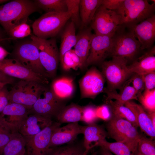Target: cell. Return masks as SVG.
Returning a JSON list of instances; mask_svg holds the SVG:
<instances>
[{"label": "cell", "mask_w": 155, "mask_h": 155, "mask_svg": "<svg viewBox=\"0 0 155 155\" xmlns=\"http://www.w3.org/2000/svg\"><path fill=\"white\" fill-rule=\"evenodd\" d=\"M40 10L34 1H9L0 6V24L7 34L14 27L26 23L31 14Z\"/></svg>", "instance_id": "cell-1"}, {"label": "cell", "mask_w": 155, "mask_h": 155, "mask_svg": "<svg viewBox=\"0 0 155 155\" xmlns=\"http://www.w3.org/2000/svg\"><path fill=\"white\" fill-rule=\"evenodd\" d=\"M155 5L146 0H124L114 11L120 17L121 25L130 28L154 14Z\"/></svg>", "instance_id": "cell-2"}, {"label": "cell", "mask_w": 155, "mask_h": 155, "mask_svg": "<svg viewBox=\"0 0 155 155\" xmlns=\"http://www.w3.org/2000/svg\"><path fill=\"white\" fill-rule=\"evenodd\" d=\"M106 128L108 136L135 152L141 135L130 122L112 114L106 122Z\"/></svg>", "instance_id": "cell-3"}, {"label": "cell", "mask_w": 155, "mask_h": 155, "mask_svg": "<svg viewBox=\"0 0 155 155\" xmlns=\"http://www.w3.org/2000/svg\"><path fill=\"white\" fill-rule=\"evenodd\" d=\"M72 12H46L36 19L32 25L33 34L48 39L55 37L69 19Z\"/></svg>", "instance_id": "cell-4"}, {"label": "cell", "mask_w": 155, "mask_h": 155, "mask_svg": "<svg viewBox=\"0 0 155 155\" xmlns=\"http://www.w3.org/2000/svg\"><path fill=\"white\" fill-rule=\"evenodd\" d=\"M140 47L132 30L121 25L112 37L110 56L133 60L141 50Z\"/></svg>", "instance_id": "cell-5"}, {"label": "cell", "mask_w": 155, "mask_h": 155, "mask_svg": "<svg viewBox=\"0 0 155 155\" xmlns=\"http://www.w3.org/2000/svg\"><path fill=\"white\" fill-rule=\"evenodd\" d=\"M10 54L12 58L26 67L46 78H49L40 63L39 50L30 37L17 42Z\"/></svg>", "instance_id": "cell-6"}, {"label": "cell", "mask_w": 155, "mask_h": 155, "mask_svg": "<svg viewBox=\"0 0 155 155\" xmlns=\"http://www.w3.org/2000/svg\"><path fill=\"white\" fill-rule=\"evenodd\" d=\"M126 59L112 57L111 60L104 61L101 64L102 73L106 79L109 90H116L121 87L133 73L129 70Z\"/></svg>", "instance_id": "cell-7"}, {"label": "cell", "mask_w": 155, "mask_h": 155, "mask_svg": "<svg viewBox=\"0 0 155 155\" xmlns=\"http://www.w3.org/2000/svg\"><path fill=\"white\" fill-rule=\"evenodd\" d=\"M46 88L36 82L20 80L9 91V102L23 105L30 109Z\"/></svg>", "instance_id": "cell-8"}, {"label": "cell", "mask_w": 155, "mask_h": 155, "mask_svg": "<svg viewBox=\"0 0 155 155\" xmlns=\"http://www.w3.org/2000/svg\"><path fill=\"white\" fill-rule=\"evenodd\" d=\"M30 38L39 50L40 63L49 78L54 77L60 62L59 51L56 38L42 39L33 34Z\"/></svg>", "instance_id": "cell-9"}, {"label": "cell", "mask_w": 155, "mask_h": 155, "mask_svg": "<svg viewBox=\"0 0 155 155\" xmlns=\"http://www.w3.org/2000/svg\"><path fill=\"white\" fill-rule=\"evenodd\" d=\"M90 24L95 34L112 36L121 26L120 17L116 12L102 5L97 9Z\"/></svg>", "instance_id": "cell-10"}, {"label": "cell", "mask_w": 155, "mask_h": 155, "mask_svg": "<svg viewBox=\"0 0 155 155\" xmlns=\"http://www.w3.org/2000/svg\"><path fill=\"white\" fill-rule=\"evenodd\" d=\"M61 124L53 122L40 132L34 135L24 136L27 155H48L51 148L50 144L53 132Z\"/></svg>", "instance_id": "cell-11"}, {"label": "cell", "mask_w": 155, "mask_h": 155, "mask_svg": "<svg viewBox=\"0 0 155 155\" xmlns=\"http://www.w3.org/2000/svg\"><path fill=\"white\" fill-rule=\"evenodd\" d=\"M0 71L20 80L36 82L44 85L49 83L47 78L33 72L13 58L0 61Z\"/></svg>", "instance_id": "cell-12"}, {"label": "cell", "mask_w": 155, "mask_h": 155, "mask_svg": "<svg viewBox=\"0 0 155 155\" xmlns=\"http://www.w3.org/2000/svg\"><path fill=\"white\" fill-rule=\"evenodd\" d=\"M43 98L40 96L30 110L29 114H35L52 118L56 117L65 106L55 94L51 89L46 88L42 93Z\"/></svg>", "instance_id": "cell-13"}, {"label": "cell", "mask_w": 155, "mask_h": 155, "mask_svg": "<svg viewBox=\"0 0 155 155\" xmlns=\"http://www.w3.org/2000/svg\"><path fill=\"white\" fill-rule=\"evenodd\" d=\"M113 36L93 34L86 68L91 65H100L110 56Z\"/></svg>", "instance_id": "cell-14"}, {"label": "cell", "mask_w": 155, "mask_h": 155, "mask_svg": "<svg viewBox=\"0 0 155 155\" xmlns=\"http://www.w3.org/2000/svg\"><path fill=\"white\" fill-rule=\"evenodd\" d=\"M105 79L102 74L95 67L87 71L79 82L82 99H94L104 89Z\"/></svg>", "instance_id": "cell-15"}, {"label": "cell", "mask_w": 155, "mask_h": 155, "mask_svg": "<svg viewBox=\"0 0 155 155\" xmlns=\"http://www.w3.org/2000/svg\"><path fill=\"white\" fill-rule=\"evenodd\" d=\"M30 110L23 105L9 102L0 114V122L12 132L18 131Z\"/></svg>", "instance_id": "cell-16"}, {"label": "cell", "mask_w": 155, "mask_h": 155, "mask_svg": "<svg viewBox=\"0 0 155 155\" xmlns=\"http://www.w3.org/2000/svg\"><path fill=\"white\" fill-rule=\"evenodd\" d=\"M129 28L132 30L137 39L141 50L149 49L152 47L155 39L154 14Z\"/></svg>", "instance_id": "cell-17"}, {"label": "cell", "mask_w": 155, "mask_h": 155, "mask_svg": "<svg viewBox=\"0 0 155 155\" xmlns=\"http://www.w3.org/2000/svg\"><path fill=\"white\" fill-rule=\"evenodd\" d=\"M83 126L78 122L70 123L62 127L56 129L52 135L50 148L65 144L72 143L80 134H82Z\"/></svg>", "instance_id": "cell-18"}, {"label": "cell", "mask_w": 155, "mask_h": 155, "mask_svg": "<svg viewBox=\"0 0 155 155\" xmlns=\"http://www.w3.org/2000/svg\"><path fill=\"white\" fill-rule=\"evenodd\" d=\"M23 121L18 131L24 136L34 135L53 122L52 118L30 114Z\"/></svg>", "instance_id": "cell-19"}, {"label": "cell", "mask_w": 155, "mask_h": 155, "mask_svg": "<svg viewBox=\"0 0 155 155\" xmlns=\"http://www.w3.org/2000/svg\"><path fill=\"white\" fill-rule=\"evenodd\" d=\"M82 134L84 135V146L88 152L98 146L100 142L106 139L108 136L107 131L103 127L95 123L83 126Z\"/></svg>", "instance_id": "cell-20"}, {"label": "cell", "mask_w": 155, "mask_h": 155, "mask_svg": "<svg viewBox=\"0 0 155 155\" xmlns=\"http://www.w3.org/2000/svg\"><path fill=\"white\" fill-rule=\"evenodd\" d=\"M90 27L82 29L77 35V40L74 46L75 52L80 60L82 70L86 68V62L90 50L93 34Z\"/></svg>", "instance_id": "cell-21"}, {"label": "cell", "mask_w": 155, "mask_h": 155, "mask_svg": "<svg viewBox=\"0 0 155 155\" xmlns=\"http://www.w3.org/2000/svg\"><path fill=\"white\" fill-rule=\"evenodd\" d=\"M155 46H153L128 67L133 73L145 75L155 71Z\"/></svg>", "instance_id": "cell-22"}, {"label": "cell", "mask_w": 155, "mask_h": 155, "mask_svg": "<svg viewBox=\"0 0 155 155\" xmlns=\"http://www.w3.org/2000/svg\"><path fill=\"white\" fill-rule=\"evenodd\" d=\"M124 105L133 113L138 126L142 131L150 137L154 139L155 137V128L142 106L131 100L126 102Z\"/></svg>", "instance_id": "cell-23"}, {"label": "cell", "mask_w": 155, "mask_h": 155, "mask_svg": "<svg viewBox=\"0 0 155 155\" xmlns=\"http://www.w3.org/2000/svg\"><path fill=\"white\" fill-rule=\"evenodd\" d=\"M102 0H80L79 11L81 20L80 28H86L91 23Z\"/></svg>", "instance_id": "cell-24"}, {"label": "cell", "mask_w": 155, "mask_h": 155, "mask_svg": "<svg viewBox=\"0 0 155 155\" xmlns=\"http://www.w3.org/2000/svg\"><path fill=\"white\" fill-rule=\"evenodd\" d=\"M61 36L59 50L60 62L61 63L65 53L71 50L75 45L77 40L75 34V26L71 21L67 22L65 26Z\"/></svg>", "instance_id": "cell-25"}, {"label": "cell", "mask_w": 155, "mask_h": 155, "mask_svg": "<svg viewBox=\"0 0 155 155\" xmlns=\"http://www.w3.org/2000/svg\"><path fill=\"white\" fill-rule=\"evenodd\" d=\"M26 153L24 136L18 131L13 132L3 148L1 155H23Z\"/></svg>", "instance_id": "cell-26"}, {"label": "cell", "mask_w": 155, "mask_h": 155, "mask_svg": "<svg viewBox=\"0 0 155 155\" xmlns=\"http://www.w3.org/2000/svg\"><path fill=\"white\" fill-rule=\"evenodd\" d=\"M82 106L75 104L65 106L56 118L57 122L61 124L64 123H73L81 121Z\"/></svg>", "instance_id": "cell-27"}, {"label": "cell", "mask_w": 155, "mask_h": 155, "mask_svg": "<svg viewBox=\"0 0 155 155\" xmlns=\"http://www.w3.org/2000/svg\"><path fill=\"white\" fill-rule=\"evenodd\" d=\"M51 89L60 99L68 98L72 95L74 91L73 80L66 77L58 79L53 82Z\"/></svg>", "instance_id": "cell-28"}, {"label": "cell", "mask_w": 155, "mask_h": 155, "mask_svg": "<svg viewBox=\"0 0 155 155\" xmlns=\"http://www.w3.org/2000/svg\"><path fill=\"white\" fill-rule=\"evenodd\" d=\"M106 93V100L114 99L120 103L124 104L126 102L133 99L137 100L138 92L133 86L126 85L123 87L120 93L116 90H109L104 88L103 92Z\"/></svg>", "instance_id": "cell-29"}, {"label": "cell", "mask_w": 155, "mask_h": 155, "mask_svg": "<svg viewBox=\"0 0 155 155\" xmlns=\"http://www.w3.org/2000/svg\"><path fill=\"white\" fill-rule=\"evenodd\" d=\"M106 102L112 114L126 120L136 128L138 127L134 114L129 108L117 100H108Z\"/></svg>", "instance_id": "cell-30"}, {"label": "cell", "mask_w": 155, "mask_h": 155, "mask_svg": "<svg viewBox=\"0 0 155 155\" xmlns=\"http://www.w3.org/2000/svg\"><path fill=\"white\" fill-rule=\"evenodd\" d=\"M38 8L46 12H65L67 8L65 0H35Z\"/></svg>", "instance_id": "cell-31"}, {"label": "cell", "mask_w": 155, "mask_h": 155, "mask_svg": "<svg viewBox=\"0 0 155 155\" xmlns=\"http://www.w3.org/2000/svg\"><path fill=\"white\" fill-rule=\"evenodd\" d=\"M86 152L88 151L86 150L83 142H73L65 146L51 148L48 155H83Z\"/></svg>", "instance_id": "cell-32"}, {"label": "cell", "mask_w": 155, "mask_h": 155, "mask_svg": "<svg viewBox=\"0 0 155 155\" xmlns=\"http://www.w3.org/2000/svg\"><path fill=\"white\" fill-rule=\"evenodd\" d=\"M98 146L103 147L115 155H134L135 152L124 143L110 142L106 139L101 141Z\"/></svg>", "instance_id": "cell-33"}, {"label": "cell", "mask_w": 155, "mask_h": 155, "mask_svg": "<svg viewBox=\"0 0 155 155\" xmlns=\"http://www.w3.org/2000/svg\"><path fill=\"white\" fill-rule=\"evenodd\" d=\"M137 100L148 112L155 111V89L145 90L143 93L139 94Z\"/></svg>", "instance_id": "cell-34"}, {"label": "cell", "mask_w": 155, "mask_h": 155, "mask_svg": "<svg viewBox=\"0 0 155 155\" xmlns=\"http://www.w3.org/2000/svg\"><path fill=\"white\" fill-rule=\"evenodd\" d=\"M61 64L63 69L65 71L71 69H75L78 68H80L81 67L79 58L74 49H72L65 53Z\"/></svg>", "instance_id": "cell-35"}, {"label": "cell", "mask_w": 155, "mask_h": 155, "mask_svg": "<svg viewBox=\"0 0 155 155\" xmlns=\"http://www.w3.org/2000/svg\"><path fill=\"white\" fill-rule=\"evenodd\" d=\"M137 149L143 155H155V142L154 139L141 135Z\"/></svg>", "instance_id": "cell-36"}, {"label": "cell", "mask_w": 155, "mask_h": 155, "mask_svg": "<svg viewBox=\"0 0 155 155\" xmlns=\"http://www.w3.org/2000/svg\"><path fill=\"white\" fill-rule=\"evenodd\" d=\"M9 39H22L30 36L31 30L26 23L19 24L11 30L7 34Z\"/></svg>", "instance_id": "cell-37"}, {"label": "cell", "mask_w": 155, "mask_h": 155, "mask_svg": "<svg viewBox=\"0 0 155 155\" xmlns=\"http://www.w3.org/2000/svg\"><path fill=\"white\" fill-rule=\"evenodd\" d=\"M67 4V11L72 12L71 21L75 26L80 27L81 20L79 11L80 0H65Z\"/></svg>", "instance_id": "cell-38"}, {"label": "cell", "mask_w": 155, "mask_h": 155, "mask_svg": "<svg viewBox=\"0 0 155 155\" xmlns=\"http://www.w3.org/2000/svg\"><path fill=\"white\" fill-rule=\"evenodd\" d=\"M96 107L92 105L82 106L81 121L88 125L95 123L98 118L96 114Z\"/></svg>", "instance_id": "cell-39"}, {"label": "cell", "mask_w": 155, "mask_h": 155, "mask_svg": "<svg viewBox=\"0 0 155 155\" xmlns=\"http://www.w3.org/2000/svg\"><path fill=\"white\" fill-rule=\"evenodd\" d=\"M13 133L0 122V155L3 148L10 140Z\"/></svg>", "instance_id": "cell-40"}, {"label": "cell", "mask_w": 155, "mask_h": 155, "mask_svg": "<svg viewBox=\"0 0 155 155\" xmlns=\"http://www.w3.org/2000/svg\"><path fill=\"white\" fill-rule=\"evenodd\" d=\"M131 77L130 80L133 84L132 86L138 94L142 93L145 88L144 75L133 73Z\"/></svg>", "instance_id": "cell-41"}, {"label": "cell", "mask_w": 155, "mask_h": 155, "mask_svg": "<svg viewBox=\"0 0 155 155\" xmlns=\"http://www.w3.org/2000/svg\"><path fill=\"white\" fill-rule=\"evenodd\" d=\"M6 86L0 88V114L9 103V91Z\"/></svg>", "instance_id": "cell-42"}, {"label": "cell", "mask_w": 155, "mask_h": 155, "mask_svg": "<svg viewBox=\"0 0 155 155\" xmlns=\"http://www.w3.org/2000/svg\"><path fill=\"white\" fill-rule=\"evenodd\" d=\"M111 110L107 105H103L96 107V114L98 118L108 119L111 117Z\"/></svg>", "instance_id": "cell-43"}, {"label": "cell", "mask_w": 155, "mask_h": 155, "mask_svg": "<svg viewBox=\"0 0 155 155\" xmlns=\"http://www.w3.org/2000/svg\"><path fill=\"white\" fill-rule=\"evenodd\" d=\"M143 75L145 90H151L155 89V72H151Z\"/></svg>", "instance_id": "cell-44"}, {"label": "cell", "mask_w": 155, "mask_h": 155, "mask_svg": "<svg viewBox=\"0 0 155 155\" xmlns=\"http://www.w3.org/2000/svg\"><path fill=\"white\" fill-rule=\"evenodd\" d=\"M124 0H102L101 5L107 9L115 11Z\"/></svg>", "instance_id": "cell-45"}, {"label": "cell", "mask_w": 155, "mask_h": 155, "mask_svg": "<svg viewBox=\"0 0 155 155\" xmlns=\"http://www.w3.org/2000/svg\"><path fill=\"white\" fill-rule=\"evenodd\" d=\"M14 82V78L6 75L0 71V83L7 85L13 84Z\"/></svg>", "instance_id": "cell-46"}, {"label": "cell", "mask_w": 155, "mask_h": 155, "mask_svg": "<svg viewBox=\"0 0 155 155\" xmlns=\"http://www.w3.org/2000/svg\"><path fill=\"white\" fill-rule=\"evenodd\" d=\"M10 54V53L3 47L0 46V61L5 59L7 55Z\"/></svg>", "instance_id": "cell-47"}, {"label": "cell", "mask_w": 155, "mask_h": 155, "mask_svg": "<svg viewBox=\"0 0 155 155\" xmlns=\"http://www.w3.org/2000/svg\"><path fill=\"white\" fill-rule=\"evenodd\" d=\"M99 151L100 155H113L110 151L103 147L100 146Z\"/></svg>", "instance_id": "cell-48"}, {"label": "cell", "mask_w": 155, "mask_h": 155, "mask_svg": "<svg viewBox=\"0 0 155 155\" xmlns=\"http://www.w3.org/2000/svg\"><path fill=\"white\" fill-rule=\"evenodd\" d=\"M147 113L154 127L155 128V111L148 112Z\"/></svg>", "instance_id": "cell-49"}, {"label": "cell", "mask_w": 155, "mask_h": 155, "mask_svg": "<svg viewBox=\"0 0 155 155\" xmlns=\"http://www.w3.org/2000/svg\"><path fill=\"white\" fill-rule=\"evenodd\" d=\"M9 39V38L6 37L5 33L0 27V42H3Z\"/></svg>", "instance_id": "cell-50"}, {"label": "cell", "mask_w": 155, "mask_h": 155, "mask_svg": "<svg viewBox=\"0 0 155 155\" xmlns=\"http://www.w3.org/2000/svg\"><path fill=\"white\" fill-rule=\"evenodd\" d=\"M134 155H143L142 154H141L140 152L138 150H137L136 149V151H135Z\"/></svg>", "instance_id": "cell-51"}, {"label": "cell", "mask_w": 155, "mask_h": 155, "mask_svg": "<svg viewBox=\"0 0 155 155\" xmlns=\"http://www.w3.org/2000/svg\"><path fill=\"white\" fill-rule=\"evenodd\" d=\"M9 1L8 0H0V4L5 3Z\"/></svg>", "instance_id": "cell-52"}, {"label": "cell", "mask_w": 155, "mask_h": 155, "mask_svg": "<svg viewBox=\"0 0 155 155\" xmlns=\"http://www.w3.org/2000/svg\"><path fill=\"white\" fill-rule=\"evenodd\" d=\"M5 85H6L2 83H0V88Z\"/></svg>", "instance_id": "cell-53"}, {"label": "cell", "mask_w": 155, "mask_h": 155, "mask_svg": "<svg viewBox=\"0 0 155 155\" xmlns=\"http://www.w3.org/2000/svg\"><path fill=\"white\" fill-rule=\"evenodd\" d=\"M98 154L97 152H96L92 154L91 155H97Z\"/></svg>", "instance_id": "cell-54"}, {"label": "cell", "mask_w": 155, "mask_h": 155, "mask_svg": "<svg viewBox=\"0 0 155 155\" xmlns=\"http://www.w3.org/2000/svg\"><path fill=\"white\" fill-rule=\"evenodd\" d=\"M88 152H86L83 155H87Z\"/></svg>", "instance_id": "cell-55"}, {"label": "cell", "mask_w": 155, "mask_h": 155, "mask_svg": "<svg viewBox=\"0 0 155 155\" xmlns=\"http://www.w3.org/2000/svg\"><path fill=\"white\" fill-rule=\"evenodd\" d=\"M23 155H26V153L25 154H23Z\"/></svg>", "instance_id": "cell-56"}]
</instances>
